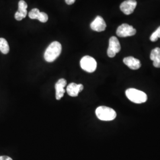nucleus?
Listing matches in <instances>:
<instances>
[{"label":"nucleus","mask_w":160,"mask_h":160,"mask_svg":"<svg viewBox=\"0 0 160 160\" xmlns=\"http://www.w3.org/2000/svg\"><path fill=\"white\" fill-rule=\"evenodd\" d=\"M62 51V45L57 41H54L48 46L44 53L46 62H52L60 55Z\"/></svg>","instance_id":"obj_1"},{"label":"nucleus","mask_w":160,"mask_h":160,"mask_svg":"<svg viewBox=\"0 0 160 160\" xmlns=\"http://www.w3.org/2000/svg\"><path fill=\"white\" fill-rule=\"evenodd\" d=\"M96 114L100 120L111 121L116 118V112L114 110L106 106H100L96 110Z\"/></svg>","instance_id":"obj_2"},{"label":"nucleus","mask_w":160,"mask_h":160,"mask_svg":"<svg viewBox=\"0 0 160 160\" xmlns=\"http://www.w3.org/2000/svg\"><path fill=\"white\" fill-rule=\"evenodd\" d=\"M126 97L133 103L141 104L147 100V96L144 92L135 88H129L126 91Z\"/></svg>","instance_id":"obj_3"},{"label":"nucleus","mask_w":160,"mask_h":160,"mask_svg":"<svg viewBox=\"0 0 160 160\" xmlns=\"http://www.w3.org/2000/svg\"><path fill=\"white\" fill-rule=\"evenodd\" d=\"M81 68L86 72L92 73L97 68V62L94 58L90 56H85L82 58L80 61Z\"/></svg>","instance_id":"obj_4"},{"label":"nucleus","mask_w":160,"mask_h":160,"mask_svg":"<svg viewBox=\"0 0 160 160\" xmlns=\"http://www.w3.org/2000/svg\"><path fill=\"white\" fill-rule=\"evenodd\" d=\"M121 49L119 41L115 36H112L109 39V45L108 49V55L110 58L115 57L116 53H119Z\"/></svg>","instance_id":"obj_5"},{"label":"nucleus","mask_w":160,"mask_h":160,"mask_svg":"<svg viewBox=\"0 0 160 160\" xmlns=\"http://www.w3.org/2000/svg\"><path fill=\"white\" fill-rule=\"evenodd\" d=\"M137 30L133 26L128 24H122L116 30V34L120 38H125L128 36H132L136 34Z\"/></svg>","instance_id":"obj_6"},{"label":"nucleus","mask_w":160,"mask_h":160,"mask_svg":"<svg viewBox=\"0 0 160 160\" xmlns=\"http://www.w3.org/2000/svg\"><path fill=\"white\" fill-rule=\"evenodd\" d=\"M137 6V2L135 0H126L120 4V10L126 15H129L134 12Z\"/></svg>","instance_id":"obj_7"},{"label":"nucleus","mask_w":160,"mask_h":160,"mask_svg":"<svg viewBox=\"0 0 160 160\" xmlns=\"http://www.w3.org/2000/svg\"><path fill=\"white\" fill-rule=\"evenodd\" d=\"M90 28L94 31L101 32L105 30L106 28V24L103 17L98 16L96 17L94 20L90 24Z\"/></svg>","instance_id":"obj_8"},{"label":"nucleus","mask_w":160,"mask_h":160,"mask_svg":"<svg viewBox=\"0 0 160 160\" xmlns=\"http://www.w3.org/2000/svg\"><path fill=\"white\" fill-rule=\"evenodd\" d=\"M28 4L24 0H20L18 2V8L15 14V19L17 21H20L26 17L28 14L27 12Z\"/></svg>","instance_id":"obj_9"},{"label":"nucleus","mask_w":160,"mask_h":160,"mask_svg":"<svg viewBox=\"0 0 160 160\" xmlns=\"http://www.w3.org/2000/svg\"><path fill=\"white\" fill-rule=\"evenodd\" d=\"M84 89L82 84H77L74 82L70 83L67 88V92L69 96L71 97H77L80 92H82Z\"/></svg>","instance_id":"obj_10"},{"label":"nucleus","mask_w":160,"mask_h":160,"mask_svg":"<svg viewBox=\"0 0 160 160\" xmlns=\"http://www.w3.org/2000/svg\"><path fill=\"white\" fill-rule=\"evenodd\" d=\"M67 86V80L64 78H61L55 84L56 90V98L58 100L61 99L65 93V87Z\"/></svg>","instance_id":"obj_11"},{"label":"nucleus","mask_w":160,"mask_h":160,"mask_svg":"<svg viewBox=\"0 0 160 160\" xmlns=\"http://www.w3.org/2000/svg\"><path fill=\"white\" fill-rule=\"evenodd\" d=\"M123 62L131 69L136 70L141 67V63L139 59L133 57H128L123 59Z\"/></svg>","instance_id":"obj_12"},{"label":"nucleus","mask_w":160,"mask_h":160,"mask_svg":"<svg viewBox=\"0 0 160 160\" xmlns=\"http://www.w3.org/2000/svg\"><path fill=\"white\" fill-rule=\"evenodd\" d=\"M150 59L153 61V65L155 68H160V48H156L152 50L150 54Z\"/></svg>","instance_id":"obj_13"},{"label":"nucleus","mask_w":160,"mask_h":160,"mask_svg":"<svg viewBox=\"0 0 160 160\" xmlns=\"http://www.w3.org/2000/svg\"><path fill=\"white\" fill-rule=\"evenodd\" d=\"M0 51L3 54H7L10 51V47L4 38H0Z\"/></svg>","instance_id":"obj_14"},{"label":"nucleus","mask_w":160,"mask_h":160,"mask_svg":"<svg viewBox=\"0 0 160 160\" xmlns=\"http://www.w3.org/2000/svg\"><path fill=\"white\" fill-rule=\"evenodd\" d=\"M37 20H38L42 23H46L48 20V16L44 12H40V13L37 17Z\"/></svg>","instance_id":"obj_15"},{"label":"nucleus","mask_w":160,"mask_h":160,"mask_svg":"<svg viewBox=\"0 0 160 160\" xmlns=\"http://www.w3.org/2000/svg\"><path fill=\"white\" fill-rule=\"evenodd\" d=\"M158 38H160V26L151 36L150 40L152 42H156Z\"/></svg>","instance_id":"obj_16"},{"label":"nucleus","mask_w":160,"mask_h":160,"mask_svg":"<svg viewBox=\"0 0 160 160\" xmlns=\"http://www.w3.org/2000/svg\"><path fill=\"white\" fill-rule=\"evenodd\" d=\"M40 11L38 8H33L30 12H29V16L31 19H37L39 14L40 13Z\"/></svg>","instance_id":"obj_17"},{"label":"nucleus","mask_w":160,"mask_h":160,"mask_svg":"<svg viewBox=\"0 0 160 160\" xmlns=\"http://www.w3.org/2000/svg\"><path fill=\"white\" fill-rule=\"evenodd\" d=\"M0 160H12V159L8 156H0Z\"/></svg>","instance_id":"obj_18"},{"label":"nucleus","mask_w":160,"mask_h":160,"mask_svg":"<svg viewBox=\"0 0 160 160\" xmlns=\"http://www.w3.org/2000/svg\"><path fill=\"white\" fill-rule=\"evenodd\" d=\"M75 0H65V2L68 4V5H72L75 2Z\"/></svg>","instance_id":"obj_19"}]
</instances>
